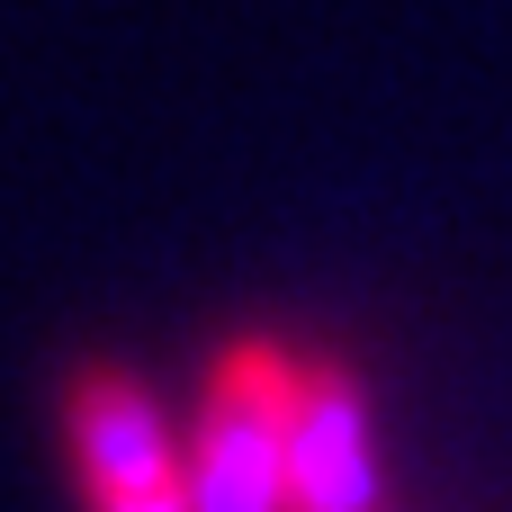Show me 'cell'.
Here are the masks:
<instances>
[{
  "instance_id": "6da1fadb",
  "label": "cell",
  "mask_w": 512,
  "mask_h": 512,
  "mask_svg": "<svg viewBox=\"0 0 512 512\" xmlns=\"http://www.w3.org/2000/svg\"><path fill=\"white\" fill-rule=\"evenodd\" d=\"M306 387V342L234 333L189 405V504L198 512H288V423Z\"/></svg>"
},
{
  "instance_id": "7a4b0ae2",
  "label": "cell",
  "mask_w": 512,
  "mask_h": 512,
  "mask_svg": "<svg viewBox=\"0 0 512 512\" xmlns=\"http://www.w3.org/2000/svg\"><path fill=\"white\" fill-rule=\"evenodd\" d=\"M63 468L81 512H198L189 504V423L153 378L90 360L63 387Z\"/></svg>"
},
{
  "instance_id": "3957f363",
  "label": "cell",
  "mask_w": 512,
  "mask_h": 512,
  "mask_svg": "<svg viewBox=\"0 0 512 512\" xmlns=\"http://www.w3.org/2000/svg\"><path fill=\"white\" fill-rule=\"evenodd\" d=\"M288 512H387L369 378L342 351H306V387L288 423Z\"/></svg>"
}]
</instances>
